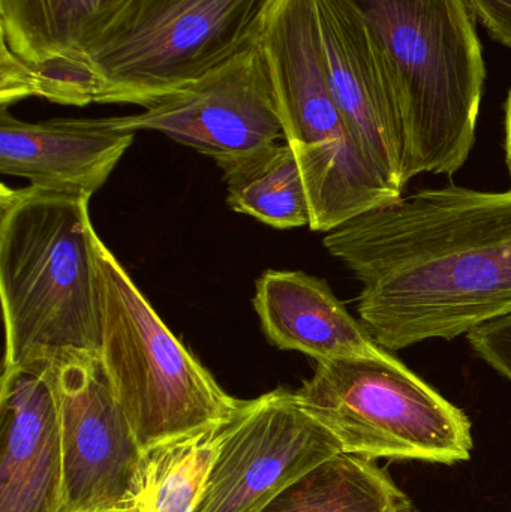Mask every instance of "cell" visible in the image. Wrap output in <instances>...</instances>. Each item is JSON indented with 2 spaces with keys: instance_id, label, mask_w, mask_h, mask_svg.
<instances>
[{
  "instance_id": "cell-1",
  "label": "cell",
  "mask_w": 511,
  "mask_h": 512,
  "mask_svg": "<svg viewBox=\"0 0 511 512\" xmlns=\"http://www.w3.org/2000/svg\"><path fill=\"white\" fill-rule=\"evenodd\" d=\"M359 280L357 313L390 352L511 315V191L425 189L326 234Z\"/></svg>"
},
{
  "instance_id": "cell-2",
  "label": "cell",
  "mask_w": 511,
  "mask_h": 512,
  "mask_svg": "<svg viewBox=\"0 0 511 512\" xmlns=\"http://www.w3.org/2000/svg\"><path fill=\"white\" fill-rule=\"evenodd\" d=\"M89 201L2 185L3 372L99 355L102 292Z\"/></svg>"
},
{
  "instance_id": "cell-3",
  "label": "cell",
  "mask_w": 511,
  "mask_h": 512,
  "mask_svg": "<svg viewBox=\"0 0 511 512\" xmlns=\"http://www.w3.org/2000/svg\"><path fill=\"white\" fill-rule=\"evenodd\" d=\"M386 57L404 126L402 180L452 176L476 143L486 66L467 0H350Z\"/></svg>"
},
{
  "instance_id": "cell-4",
  "label": "cell",
  "mask_w": 511,
  "mask_h": 512,
  "mask_svg": "<svg viewBox=\"0 0 511 512\" xmlns=\"http://www.w3.org/2000/svg\"><path fill=\"white\" fill-rule=\"evenodd\" d=\"M263 44L285 143L305 180L311 230L330 233L402 198L369 164L333 98L315 0H279Z\"/></svg>"
},
{
  "instance_id": "cell-5",
  "label": "cell",
  "mask_w": 511,
  "mask_h": 512,
  "mask_svg": "<svg viewBox=\"0 0 511 512\" xmlns=\"http://www.w3.org/2000/svg\"><path fill=\"white\" fill-rule=\"evenodd\" d=\"M102 292L99 358L144 451L225 426L240 400L171 333L119 259L93 237Z\"/></svg>"
},
{
  "instance_id": "cell-6",
  "label": "cell",
  "mask_w": 511,
  "mask_h": 512,
  "mask_svg": "<svg viewBox=\"0 0 511 512\" xmlns=\"http://www.w3.org/2000/svg\"><path fill=\"white\" fill-rule=\"evenodd\" d=\"M279 0H131L84 60L96 104L146 108L261 38Z\"/></svg>"
},
{
  "instance_id": "cell-7",
  "label": "cell",
  "mask_w": 511,
  "mask_h": 512,
  "mask_svg": "<svg viewBox=\"0 0 511 512\" xmlns=\"http://www.w3.org/2000/svg\"><path fill=\"white\" fill-rule=\"evenodd\" d=\"M303 409L326 427L342 453L369 460L455 465L473 451L471 423L458 406L390 352L380 358L317 361L294 391Z\"/></svg>"
},
{
  "instance_id": "cell-8",
  "label": "cell",
  "mask_w": 511,
  "mask_h": 512,
  "mask_svg": "<svg viewBox=\"0 0 511 512\" xmlns=\"http://www.w3.org/2000/svg\"><path fill=\"white\" fill-rule=\"evenodd\" d=\"M63 454L60 512H131L144 450L99 355L51 363Z\"/></svg>"
},
{
  "instance_id": "cell-9",
  "label": "cell",
  "mask_w": 511,
  "mask_h": 512,
  "mask_svg": "<svg viewBox=\"0 0 511 512\" xmlns=\"http://www.w3.org/2000/svg\"><path fill=\"white\" fill-rule=\"evenodd\" d=\"M339 453L335 436L300 406L294 391L276 388L240 400L222 427L218 457L195 512H261Z\"/></svg>"
},
{
  "instance_id": "cell-10",
  "label": "cell",
  "mask_w": 511,
  "mask_h": 512,
  "mask_svg": "<svg viewBox=\"0 0 511 512\" xmlns=\"http://www.w3.org/2000/svg\"><path fill=\"white\" fill-rule=\"evenodd\" d=\"M111 119L123 131L161 132L213 159L284 137L263 35L224 65L147 105L143 113Z\"/></svg>"
},
{
  "instance_id": "cell-11",
  "label": "cell",
  "mask_w": 511,
  "mask_h": 512,
  "mask_svg": "<svg viewBox=\"0 0 511 512\" xmlns=\"http://www.w3.org/2000/svg\"><path fill=\"white\" fill-rule=\"evenodd\" d=\"M333 98L369 164L404 192L405 137L386 57L350 0H315Z\"/></svg>"
},
{
  "instance_id": "cell-12",
  "label": "cell",
  "mask_w": 511,
  "mask_h": 512,
  "mask_svg": "<svg viewBox=\"0 0 511 512\" xmlns=\"http://www.w3.org/2000/svg\"><path fill=\"white\" fill-rule=\"evenodd\" d=\"M0 512H60L63 454L51 363L2 372Z\"/></svg>"
},
{
  "instance_id": "cell-13",
  "label": "cell",
  "mask_w": 511,
  "mask_h": 512,
  "mask_svg": "<svg viewBox=\"0 0 511 512\" xmlns=\"http://www.w3.org/2000/svg\"><path fill=\"white\" fill-rule=\"evenodd\" d=\"M134 132L113 119H57L29 123L0 111V173L30 186L92 198L110 177Z\"/></svg>"
},
{
  "instance_id": "cell-14",
  "label": "cell",
  "mask_w": 511,
  "mask_h": 512,
  "mask_svg": "<svg viewBox=\"0 0 511 512\" xmlns=\"http://www.w3.org/2000/svg\"><path fill=\"white\" fill-rule=\"evenodd\" d=\"M254 307L267 339L281 351L315 361L390 354L326 280L303 271L267 270L255 285Z\"/></svg>"
},
{
  "instance_id": "cell-15",
  "label": "cell",
  "mask_w": 511,
  "mask_h": 512,
  "mask_svg": "<svg viewBox=\"0 0 511 512\" xmlns=\"http://www.w3.org/2000/svg\"><path fill=\"white\" fill-rule=\"evenodd\" d=\"M131 0H0V41L27 62L86 57Z\"/></svg>"
},
{
  "instance_id": "cell-16",
  "label": "cell",
  "mask_w": 511,
  "mask_h": 512,
  "mask_svg": "<svg viewBox=\"0 0 511 512\" xmlns=\"http://www.w3.org/2000/svg\"><path fill=\"white\" fill-rule=\"evenodd\" d=\"M215 161L234 212L278 230L311 224L305 180L287 143L276 141L237 155L218 156Z\"/></svg>"
},
{
  "instance_id": "cell-17",
  "label": "cell",
  "mask_w": 511,
  "mask_h": 512,
  "mask_svg": "<svg viewBox=\"0 0 511 512\" xmlns=\"http://www.w3.org/2000/svg\"><path fill=\"white\" fill-rule=\"evenodd\" d=\"M261 512H416L374 460L339 453L291 484Z\"/></svg>"
},
{
  "instance_id": "cell-18",
  "label": "cell",
  "mask_w": 511,
  "mask_h": 512,
  "mask_svg": "<svg viewBox=\"0 0 511 512\" xmlns=\"http://www.w3.org/2000/svg\"><path fill=\"white\" fill-rule=\"evenodd\" d=\"M222 427L144 451L131 512L197 511L221 447Z\"/></svg>"
},
{
  "instance_id": "cell-19",
  "label": "cell",
  "mask_w": 511,
  "mask_h": 512,
  "mask_svg": "<svg viewBox=\"0 0 511 512\" xmlns=\"http://www.w3.org/2000/svg\"><path fill=\"white\" fill-rule=\"evenodd\" d=\"M0 104L21 99L44 98L56 104L84 105L98 102L99 83L84 57H57L42 62H27L15 56L0 41Z\"/></svg>"
},
{
  "instance_id": "cell-20",
  "label": "cell",
  "mask_w": 511,
  "mask_h": 512,
  "mask_svg": "<svg viewBox=\"0 0 511 512\" xmlns=\"http://www.w3.org/2000/svg\"><path fill=\"white\" fill-rule=\"evenodd\" d=\"M467 339L474 354L511 384V315L476 328Z\"/></svg>"
},
{
  "instance_id": "cell-21",
  "label": "cell",
  "mask_w": 511,
  "mask_h": 512,
  "mask_svg": "<svg viewBox=\"0 0 511 512\" xmlns=\"http://www.w3.org/2000/svg\"><path fill=\"white\" fill-rule=\"evenodd\" d=\"M474 15L501 44L511 48V0H467Z\"/></svg>"
},
{
  "instance_id": "cell-22",
  "label": "cell",
  "mask_w": 511,
  "mask_h": 512,
  "mask_svg": "<svg viewBox=\"0 0 511 512\" xmlns=\"http://www.w3.org/2000/svg\"><path fill=\"white\" fill-rule=\"evenodd\" d=\"M504 149H506V162L511 180V89L506 102V141H504Z\"/></svg>"
}]
</instances>
